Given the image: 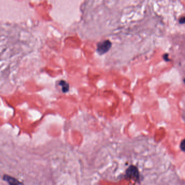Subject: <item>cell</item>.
I'll return each instance as SVG.
<instances>
[{"label": "cell", "instance_id": "obj_1", "mask_svg": "<svg viewBox=\"0 0 185 185\" xmlns=\"http://www.w3.org/2000/svg\"><path fill=\"white\" fill-rule=\"evenodd\" d=\"M111 47V43L109 40H106L98 44L97 51L100 54H103L108 52Z\"/></svg>", "mask_w": 185, "mask_h": 185}, {"label": "cell", "instance_id": "obj_2", "mask_svg": "<svg viewBox=\"0 0 185 185\" xmlns=\"http://www.w3.org/2000/svg\"><path fill=\"white\" fill-rule=\"evenodd\" d=\"M126 174L129 178H137L139 176L138 171L137 168L134 166H131L129 167L126 171Z\"/></svg>", "mask_w": 185, "mask_h": 185}, {"label": "cell", "instance_id": "obj_3", "mask_svg": "<svg viewBox=\"0 0 185 185\" xmlns=\"http://www.w3.org/2000/svg\"><path fill=\"white\" fill-rule=\"evenodd\" d=\"M4 179L6 181L8 182L9 184H11V185L22 184V183H21L18 180H17V179L14 178L13 177H11L10 176L4 175Z\"/></svg>", "mask_w": 185, "mask_h": 185}, {"label": "cell", "instance_id": "obj_4", "mask_svg": "<svg viewBox=\"0 0 185 185\" xmlns=\"http://www.w3.org/2000/svg\"><path fill=\"white\" fill-rule=\"evenodd\" d=\"M60 86L62 87V90H63L64 92H66L69 91V85L67 83H66V82H65L64 80H61L60 82Z\"/></svg>", "mask_w": 185, "mask_h": 185}, {"label": "cell", "instance_id": "obj_5", "mask_svg": "<svg viewBox=\"0 0 185 185\" xmlns=\"http://www.w3.org/2000/svg\"><path fill=\"white\" fill-rule=\"evenodd\" d=\"M181 145L180 148H181L182 150L184 151V150H185V140H183L182 141L181 143V145Z\"/></svg>", "mask_w": 185, "mask_h": 185}, {"label": "cell", "instance_id": "obj_6", "mask_svg": "<svg viewBox=\"0 0 185 185\" xmlns=\"http://www.w3.org/2000/svg\"><path fill=\"white\" fill-rule=\"evenodd\" d=\"M184 22H185V18H184V17H182V19H181L180 20V23H184Z\"/></svg>", "mask_w": 185, "mask_h": 185}]
</instances>
